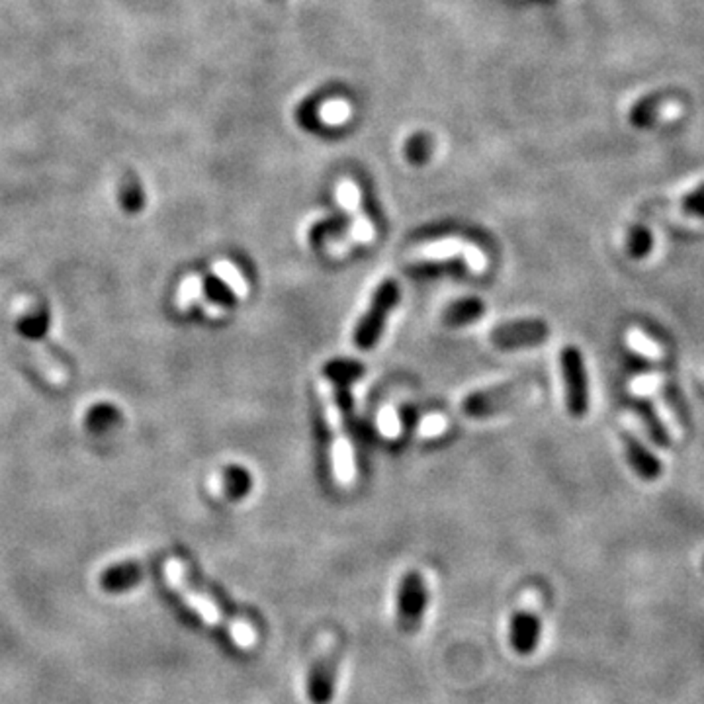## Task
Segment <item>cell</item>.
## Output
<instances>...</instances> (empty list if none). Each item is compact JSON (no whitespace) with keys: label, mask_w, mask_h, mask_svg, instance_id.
Here are the masks:
<instances>
[{"label":"cell","mask_w":704,"mask_h":704,"mask_svg":"<svg viewBox=\"0 0 704 704\" xmlns=\"http://www.w3.org/2000/svg\"><path fill=\"white\" fill-rule=\"evenodd\" d=\"M321 399H323L325 419H327V427L331 430L333 474L343 488L351 486L356 474L354 450L344 427V413L341 407V399L337 397V387H335V384H331L329 380L321 382Z\"/></svg>","instance_id":"1"},{"label":"cell","mask_w":704,"mask_h":704,"mask_svg":"<svg viewBox=\"0 0 704 704\" xmlns=\"http://www.w3.org/2000/svg\"><path fill=\"white\" fill-rule=\"evenodd\" d=\"M428 603L425 577L419 572H407L397 591V626L403 634H415L423 624Z\"/></svg>","instance_id":"2"},{"label":"cell","mask_w":704,"mask_h":704,"mask_svg":"<svg viewBox=\"0 0 704 704\" xmlns=\"http://www.w3.org/2000/svg\"><path fill=\"white\" fill-rule=\"evenodd\" d=\"M399 300V288L394 280H386L380 288L376 290L370 308L366 310L364 318L359 321L354 329V344L362 351L372 349L376 341L380 339L382 329L386 325L387 315L395 308Z\"/></svg>","instance_id":"3"},{"label":"cell","mask_w":704,"mask_h":704,"mask_svg":"<svg viewBox=\"0 0 704 704\" xmlns=\"http://www.w3.org/2000/svg\"><path fill=\"white\" fill-rule=\"evenodd\" d=\"M534 392H536V384L532 380L513 382L507 386L496 387V390L468 395L464 399V403H462V411L470 417H488L503 411V409H509L511 405L527 402Z\"/></svg>","instance_id":"4"},{"label":"cell","mask_w":704,"mask_h":704,"mask_svg":"<svg viewBox=\"0 0 704 704\" xmlns=\"http://www.w3.org/2000/svg\"><path fill=\"white\" fill-rule=\"evenodd\" d=\"M562 374L565 384V405L572 417H583L589 407V387L583 354L575 346H565L560 354Z\"/></svg>","instance_id":"5"},{"label":"cell","mask_w":704,"mask_h":704,"mask_svg":"<svg viewBox=\"0 0 704 704\" xmlns=\"http://www.w3.org/2000/svg\"><path fill=\"white\" fill-rule=\"evenodd\" d=\"M415 257L419 260H446L452 257H462L468 265V268L476 275H481L488 268V257L481 253V249L476 247L474 243H468L464 239L458 237H448L440 241H430V243L423 245L421 249L415 250Z\"/></svg>","instance_id":"6"},{"label":"cell","mask_w":704,"mask_h":704,"mask_svg":"<svg viewBox=\"0 0 704 704\" xmlns=\"http://www.w3.org/2000/svg\"><path fill=\"white\" fill-rule=\"evenodd\" d=\"M339 677V654L327 649L311 661L306 681V692L311 704H331Z\"/></svg>","instance_id":"7"},{"label":"cell","mask_w":704,"mask_h":704,"mask_svg":"<svg viewBox=\"0 0 704 704\" xmlns=\"http://www.w3.org/2000/svg\"><path fill=\"white\" fill-rule=\"evenodd\" d=\"M548 325L540 319H522L499 325L491 331L489 341L497 349H519V346H532L548 337Z\"/></svg>","instance_id":"8"},{"label":"cell","mask_w":704,"mask_h":704,"mask_svg":"<svg viewBox=\"0 0 704 704\" xmlns=\"http://www.w3.org/2000/svg\"><path fill=\"white\" fill-rule=\"evenodd\" d=\"M337 199L344 212L351 217L349 237L352 243H360V245L370 243L376 235V231L370 219H368V216L364 214L359 186H356L352 181H341L337 184Z\"/></svg>","instance_id":"9"},{"label":"cell","mask_w":704,"mask_h":704,"mask_svg":"<svg viewBox=\"0 0 704 704\" xmlns=\"http://www.w3.org/2000/svg\"><path fill=\"white\" fill-rule=\"evenodd\" d=\"M542 634V623L540 616L536 615L532 608H521L513 615L511 626H509V640L511 648L517 651L519 656H530L539 648Z\"/></svg>","instance_id":"10"},{"label":"cell","mask_w":704,"mask_h":704,"mask_svg":"<svg viewBox=\"0 0 704 704\" xmlns=\"http://www.w3.org/2000/svg\"><path fill=\"white\" fill-rule=\"evenodd\" d=\"M623 445H624L628 464L632 466L636 476L646 481H654L664 474V464H661V460L651 454L648 446L634 433H630V430L623 433Z\"/></svg>","instance_id":"11"},{"label":"cell","mask_w":704,"mask_h":704,"mask_svg":"<svg viewBox=\"0 0 704 704\" xmlns=\"http://www.w3.org/2000/svg\"><path fill=\"white\" fill-rule=\"evenodd\" d=\"M143 577L145 567L141 562H122L102 572L100 587L102 591L110 595H120L138 587L143 581Z\"/></svg>","instance_id":"12"},{"label":"cell","mask_w":704,"mask_h":704,"mask_svg":"<svg viewBox=\"0 0 704 704\" xmlns=\"http://www.w3.org/2000/svg\"><path fill=\"white\" fill-rule=\"evenodd\" d=\"M219 493L231 501L243 499L253 488V476L243 466H227L217 481Z\"/></svg>","instance_id":"13"},{"label":"cell","mask_w":704,"mask_h":704,"mask_svg":"<svg viewBox=\"0 0 704 704\" xmlns=\"http://www.w3.org/2000/svg\"><path fill=\"white\" fill-rule=\"evenodd\" d=\"M120 206L125 214H140L145 208V191L140 176L133 171H125L120 181Z\"/></svg>","instance_id":"14"},{"label":"cell","mask_w":704,"mask_h":704,"mask_svg":"<svg viewBox=\"0 0 704 704\" xmlns=\"http://www.w3.org/2000/svg\"><path fill=\"white\" fill-rule=\"evenodd\" d=\"M481 313H483V303L476 298H466L450 303L445 311V323L450 325V327H460V325L476 321L478 318H481Z\"/></svg>","instance_id":"15"},{"label":"cell","mask_w":704,"mask_h":704,"mask_svg":"<svg viewBox=\"0 0 704 704\" xmlns=\"http://www.w3.org/2000/svg\"><path fill=\"white\" fill-rule=\"evenodd\" d=\"M28 351L31 354V360L36 362L41 374H44L49 382H54V384L67 382V370L46 349H41L38 343H28Z\"/></svg>","instance_id":"16"},{"label":"cell","mask_w":704,"mask_h":704,"mask_svg":"<svg viewBox=\"0 0 704 704\" xmlns=\"http://www.w3.org/2000/svg\"><path fill=\"white\" fill-rule=\"evenodd\" d=\"M638 415H640V419H642V423H644V427H646V430H648V435H649V438L654 440V443L657 445V446H669V443H671V437H669V433H667V428H666V425H664V421H661L659 419V415H657V411H656V407L651 405L649 402H642L638 405Z\"/></svg>","instance_id":"17"},{"label":"cell","mask_w":704,"mask_h":704,"mask_svg":"<svg viewBox=\"0 0 704 704\" xmlns=\"http://www.w3.org/2000/svg\"><path fill=\"white\" fill-rule=\"evenodd\" d=\"M214 275L222 280L224 286L233 293L235 298L243 300L247 298L249 293V286H247V280L245 276L241 275V270L237 267L231 265L229 260H217L214 265Z\"/></svg>","instance_id":"18"},{"label":"cell","mask_w":704,"mask_h":704,"mask_svg":"<svg viewBox=\"0 0 704 704\" xmlns=\"http://www.w3.org/2000/svg\"><path fill=\"white\" fill-rule=\"evenodd\" d=\"M120 419H122V415H120L118 409H115L114 405L102 403V405L92 407L90 411H89L87 427H89L90 433H98V435L100 433H108L112 427H115V425L120 423Z\"/></svg>","instance_id":"19"},{"label":"cell","mask_w":704,"mask_h":704,"mask_svg":"<svg viewBox=\"0 0 704 704\" xmlns=\"http://www.w3.org/2000/svg\"><path fill=\"white\" fill-rule=\"evenodd\" d=\"M364 368L356 362L351 360H335L331 364L325 366V380L329 382H339V384H349L359 380L362 376Z\"/></svg>","instance_id":"20"},{"label":"cell","mask_w":704,"mask_h":704,"mask_svg":"<svg viewBox=\"0 0 704 704\" xmlns=\"http://www.w3.org/2000/svg\"><path fill=\"white\" fill-rule=\"evenodd\" d=\"M202 296H204V278L198 275H191L182 280L181 288H178L176 303L181 310H188L192 308L196 301H202Z\"/></svg>","instance_id":"21"},{"label":"cell","mask_w":704,"mask_h":704,"mask_svg":"<svg viewBox=\"0 0 704 704\" xmlns=\"http://www.w3.org/2000/svg\"><path fill=\"white\" fill-rule=\"evenodd\" d=\"M628 255L632 259H644L649 255L651 247H654V237H651L649 229L644 225H636L630 229L628 233Z\"/></svg>","instance_id":"22"},{"label":"cell","mask_w":704,"mask_h":704,"mask_svg":"<svg viewBox=\"0 0 704 704\" xmlns=\"http://www.w3.org/2000/svg\"><path fill=\"white\" fill-rule=\"evenodd\" d=\"M351 114H352L351 104L346 100H341V98L323 102L321 108H319V118L323 123H327V125L344 123L346 120L351 118Z\"/></svg>","instance_id":"23"},{"label":"cell","mask_w":704,"mask_h":704,"mask_svg":"<svg viewBox=\"0 0 704 704\" xmlns=\"http://www.w3.org/2000/svg\"><path fill=\"white\" fill-rule=\"evenodd\" d=\"M377 430L387 438H397L399 433H402V419H399L394 407L386 405L382 407V411L377 413Z\"/></svg>","instance_id":"24"},{"label":"cell","mask_w":704,"mask_h":704,"mask_svg":"<svg viewBox=\"0 0 704 704\" xmlns=\"http://www.w3.org/2000/svg\"><path fill=\"white\" fill-rule=\"evenodd\" d=\"M628 344L632 346L636 352L646 356V359H659L661 356L659 344L651 341L649 337H646V335L638 329H632L628 333Z\"/></svg>","instance_id":"25"},{"label":"cell","mask_w":704,"mask_h":704,"mask_svg":"<svg viewBox=\"0 0 704 704\" xmlns=\"http://www.w3.org/2000/svg\"><path fill=\"white\" fill-rule=\"evenodd\" d=\"M681 209L691 217L704 219V182L683 198Z\"/></svg>","instance_id":"26"},{"label":"cell","mask_w":704,"mask_h":704,"mask_svg":"<svg viewBox=\"0 0 704 704\" xmlns=\"http://www.w3.org/2000/svg\"><path fill=\"white\" fill-rule=\"evenodd\" d=\"M446 427H448L446 417L433 413V415H428V417L423 419L421 427H419V433H421L425 438H435L438 435H443L445 430H446Z\"/></svg>","instance_id":"27"},{"label":"cell","mask_w":704,"mask_h":704,"mask_svg":"<svg viewBox=\"0 0 704 704\" xmlns=\"http://www.w3.org/2000/svg\"><path fill=\"white\" fill-rule=\"evenodd\" d=\"M657 386H659V380L656 376H640L632 382V392L638 395L651 394V392L657 390Z\"/></svg>","instance_id":"28"},{"label":"cell","mask_w":704,"mask_h":704,"mask_svg":"<svg viewBox=\"0 0 704 704\" xmlns=\"http://www.w3.org/2000/svg\"><path fill=\"white\" fill-rule=\"evenodd\" d=\"M425 141V140H423ZM421 140H413L411 143H409V147H407V155H409V159H411L413 163H421V161H425V157L428 155V151H427V143H423Z\"/></svg>","instance_id":"29"}]
</instances>
